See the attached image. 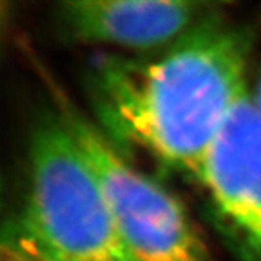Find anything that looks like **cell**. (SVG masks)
Instances as JSON below:
<instances>
[{
    "label": "cell",
    "instance_id": "3957f363",
    "mask_svg": "<svg viewBox=\"0 0 261 261\" xmlns=\"http://www.w3.org/2000/svg\"><path fill=\"white\" fill-rule=\"evenodd\" d=\"M60 115L93 170L135 261H209L205 241L176 196L129 163L94 122L70 105Z\"/></svg>",
    "mask_w": 261,
    "mask_h": 261
},
{
    "label": "cell",
    "instance_id": "52a82bcc",
    "mask_svg": "<svg viewBox=\"0 0 261 261\" xmlns=\"http://www.w3.org/2000/svg\"><path fill=\"white\" fill-rule=\"evenodd\" d=\"M250 99H251L254 108L257 109V112L261 115V73L257 77V82L254 84V89L250 93Z\"/></svg>",
    "mask_w": 261,
    "mask_h": 261
},
{
    "label": "cell",
    "instance_id": "5b68a950",
    "mask_svg": "<svg viewBox=\"0 0 261 261\" xmlns=\"http://www.w3.org/2000/svg\"><path fill=\"white\" fill-rule=\"evenodd\" d=\"M221 8L185 0H68L57 6V16L77 42L152 49L174 44Z\"/></svg>",
    "mask_w": 261,
    "mask_h": 261
},
{
    "label": "cell",
    "instance_id": "277c9868",
    "mask_svg": "<svg viewBox=\"0 0 261 261\" xmlns=\"http://www.w3.org/2000/svg\"><path fill=\"white\" fill-rule=\"evenodd\" d=\"M195 178L211 222L240 261H261V115L238 102Z\"/></svg>",
    "mask_w": 261,
    "mask_h": 261
},
{
    "label": "cell",
    "instance_id": "7a4b0ae2",
    "mask_svg": "<svg viewBox=\"0 0 261 261\" xmlns=\"http://www.w3.org/2000/svg\"><path fill=\"white\" fill-rule=\"evenodd\" d=\"M19 221L49 261H135L61 115L42 116L32 130Z\"/></svg>",
    "mask_w": 261,
    "mask_h": 261
},
{
    "label": "cell",
    "instance_id": "8992f818",
    "mask_svg": "<svg viewBox=\"0 0 261 261\" xmlns=\"http://www.w3.org/2000/svg\"><path fill=\"white\" fill-rule=\"evenodd\" d=\"M0 261H49L22 226L19 216L5 221L0 241Z\"/></svg>",
    "mask_w": 261,
    "mask_h": 261
},
{
    "label": "cell",
    "instance_id": "6da1fadb",
    "mask_svg": "<svg viewBox=\"0 0 261 261\" xmlns=\"http://www.w3.org/2000/svg\"><path fill=\"white\" fill-rule=\"evenodd\" d=\"M255 34L207 19L151 60L103 56L87 74L96 126L126 157L147 155L195 177L247 94Z\"/></svg>",
    "mask_w": 261,
    "mask_h": 261
}]
</instances>
